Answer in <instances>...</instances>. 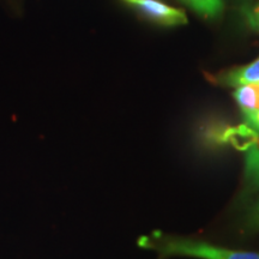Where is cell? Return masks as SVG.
I'll list each match as a JSON object with an SVG mask.
<instances>
[{"mask_svg":"<svg viewBox=\"0 0 259 259\" xmlns=\"http://www.w3.org/2000/svg\"><path fill=\"white\" fill-rule=\"evenodd\" d=\"M156 248L166 255H186L202 259H259V253L254 252L233 251L187 239H160Z\"/></svg>","mask_w":259,"mask_h":259,"instance_id":"1","label":"cell"},{"mask_svg":"<svg viewBox=\"0 0 259 259\" xmlns=\"http://www.w3.org/2000/svg\"><path fill=\"white\" fill-rule=\"evenodd\" d=\"M126 5L141 12L144 17L161 25H183L187 23V16L184 11L173 8L158 0H122Z\"/></svg>","mask_w":259,"mask_h":259,"instance_id":"2","label":"cell"},{"mask_svg":"<svg viewBox=\"0 0 259 259\" xmlns=\"http://www.w3.org/2000/svg\"><path fill=\"white\" fill-rule=\"evenodd\" d=\"M234 97L247 119L259 112V84H245L238 87Z\"/></svg>","mask_w":259,"mask_h":259,"instance_id":"3","label":"cell"},{"mask_svg":"<svg viewBox=\"0 0 259 259\" xmlns=\"http://www.w3.org/2000/svg\"><path fill=\"white\" fill-rule=\"evenodd\" d=\"M227 83L234 87L245 85V84H259V58L253 63L229 72L227 76Z\"/></svg>","mask_w":259,"mask_h":259,"instance_id":"4","label":"cell"},{"mask_svg":"<svg viewBox=\"0 0 259 259\" xmlns=\"http://www.w3.org/2000/svg\"><path fill=\"white\" fill-rule=\"evenodd\" d=\"M200 15L215 17L222 11V0H185Z\"/></svg>","mask_w":259,"mask_h":259,"instance_id":"5","label":"cell"},{"mask_svg":"<svg viewBox=\"0 0 259 259\" xmlns=\"http://www.w3.org/2000/svg\"><path fill=\"white\" fill-rule=\"evenodd\" d=\"M246 173L250 183L259 186V145L253 144L246 157Z\"/></svg>","mask_w":259,"mask_h":259,"instance_id":"6","label":"cell"},{"mask_svg":"<svg viewBox=\"0 0 259 259\" xmlns=\"http://www.w3.org/2000/svg\"><path fill=\"white\" fill-rule=\"evenodd\" d=\"M247 17H248V21H250V23L259 21V5H257L255 8H253L250 12H248Z\"/></svg>","mask_w":259,"mask_h":259,"instance_id":"7","label":"cell"},{"mask_svg":"<svg viewBox=\"0 0 259 259\" xmlns=\"http://www.w3.org/2000/svg\"><path fill=\"white\" fill-rule=\"evenodd\" d=\"M252 25H253L254 28H257V29H259V21H257V22H253V23H251Z\"/></svg>","mask_w":259,"mask_h":259,"instance_id":"8","label":"cell"}]
</instances>
